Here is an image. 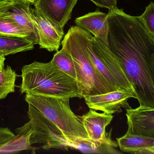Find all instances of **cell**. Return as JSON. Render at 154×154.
<instances>
[{
    "instance_id": "6da1fadb",
    "label": "cell",
    "mask_w": 154,
    "mask_h": 154,
    "mask_svg": "<svg viewBox=\"0 0 154 154\" xmlns=\"http://www.w3.org/2000/svg\"><path fill=\"white\" fill-rule=\"evenodd\" d=\"M107 46L133 86L140 106L154 108V37L138 16L109 10Z\"/></svg>"
},
{
    "instance_id": "7a4b0ae2",
    "label": "cell",
    "mask_w": 154,
    "mask_h": 154,
    "mask_svg": "<svg viewBox=\"0 0 154 154\" xmlns=\"http://www.w3.org/2000/svg\"><path fill=\"white\" fill-rule=\"evenodd\" d=\"M92 38L88 32L79 26H72L61 41V49L69 53L74 61L76 80L83 98L117 90L106 80L91 59L88 45Z\"/></svg>"
},
{
    "instance_id": "3957f363",
    "label": "cell",
    "mask_w": 154,
    "mask_h": 154,
    "mask_svg": "<svg viewBox=\"0 0 154 154\" xmlns=\"http://www.w3.org/2000/svg\"><path fill=\"white\" fill-rule=\"evenodd\" d=\"M22 94L45 96L82 98L76 80L58 68L52 61L48 63L35 61L22 69Z\"/></svg>"
},
{
    "instance_id": "277c9868",
    "label": "cell",
    "mask_w": 154,
    "mask_h": 154,
    "mask_svg": "<svg viewBox=\"0 0 154 154\" xmlns=\"http://www.w3.org/2000/svg\"><path fill=\"white\" fill-rule=\"evenodd\" d=\"M69 98L45 96L26 93L25 100L59 127L65 135L89 138L80 117L76 115L69 105Z\"/></svg>"
},
{
    "instance_id": "5b68a950",
    "label": "cell",
    "mask_w": 154,
    "mask_h": 154,
    "mask_svg": "<svg viewBox=\"0 0 154 154\" xmlns=\"http://www.w3.org/2000/svg\"><path fill=\"white\" fill-rule=\"evenodd\" d=\"M28 117L32 127L31 145L41 144L44 150L75 149L86 153L89 148L88 139L67 136L55 124L37 108L28 104Z\"/></svg>"
},
{
    "instance_id": "8992f818",
    "label": "cell",
    "mask_w": 154,
    "mask_h": 154,
    "mask_svg": "<svg viewBox=\"0 0 154 154\" xmlns=\"http://www.w3.org/2000/svg\"><path fill=\"white\" fill-rule=\"evenodd\" d=\"M88 48L93 64L112 86L117 90L135 94L118 61L106 43L93 37Z\"/></svg>"
},
{
    "instance_id": "52a82bcc",
    "label": "cell",
    "mask_w": 154,
    "mask_h": 154,
    "mask_svg": "<svg viewBox=\"0 0 154 154\" xmlns=\"http://www.w3.org/2000/svg\"><path fill=\"white\" fill-rule=\"evenodd\" d=\"M133 98L137 99L135 94L126 91L116 90L105 94L84 97L89 108L101 111L107 114L122 112V108L131 109L128 100Z\"/></svg>"
},
{
    "instance_id": "ba28073f",
    "label": "cell",
    "mask_w": 154,
    "mask_h": 154,
    "mask_svg": "<svg viewBox=\"0 0 154 154\" xmlns=\"http://www.w3.org/2000/svg\"><path fill=\"white\" fill-rule=\"evenodd\" d=\"M32 15L39 38L41 49L48 51H58L64 35L63 28H60L47 19L37 10L32 8Z\"/></svg>"
},
{
    "instance_id": "9c48e42d",
    "label": "cell",
    "mask_w": 154,
    "mask_h": 154,
    "mask_svg": "<svg viewBox=\"0 0 154 154\" xmlns=\"http://www.w3.org/2000/svg\"><path fill=\"white\" fill-rule=\"evenodd\" d=\"M31 4L29 1L11 2L1 11L15 22L35 45L38 44L39 38L32 15Z\"/></svg>"
},
{
    "instance_id": "30bf717a",
    "label": "cell",
    "mask_w": 154,
    "mask_h": 154,
    "mask_svg": "<svg viewBox=\"0 0 154 154\" xmlns=\"http://www.w3.org/2000/svg\"><path fill=\"white\" fill-rule=\"evenodd\" d=\"M79 0H37L34 8L57 26L64 28Z\"/></svg>"
},
{
    "instance_id": "8fae6325",
    "label": "cell",
    "mask_w": 154,
    "mask_h": 154,
    "mask_svg": "<svg viewBox=\"0 0 154 154\" xmlns=\"http://www.w3.org/2000/svg\"><path fill=\"white\" fill-rule=\"evenodd\" d=\"M80 118L89 139L106 143L116 148L119 146L117 142L112 140L110 136L106 134V127L113 119L112 114L99 113L90 108L88 113Z\"/></svg>"
},
{
    "instance_id": "7c38bea8",
    "label": "cell",
    "mask_w": 154,
    "mask_h": 154,
    "mask_svg": "<svg viewBox=\"0 0 154 154\" xmlns=\"http://www.w3.org/2000/svg\"><path fill=\"white\" fill-rule=\"evenodd\" d=\"M126 110L128 125L126 134L154 139V108L140 106Z\"/></svg>"
},
{
    "instance_id": "4fadbf2b",
    "label": "cell",
    "mask_w": 154,
    "mask_h": 154,
    "mask_svg": "<svg viewBox=\"0 0 154 154\" xmlns=\"http://www.w3.org/2000/svg\"><path fill=\"white\" fill-rule=\"evenodd\" d=\"M75 22L76 26L93 34L107 45V14L97 11L78 17Z\"/></svg>"
},
{
    "instance_id": "5bb4252c",
    "label": "cell",
    "mask_w": 154,
    "mask_h": 154,
    "mask_svg": "<svg viewBox=\"0 0 154 154\" xmlns=\"http://www.w3.org/2000/svg\"><path fill=\"white\" fill-rule=\"evenodd\" d=\"M16 135L0 151V153H11L25 150L35 151L30 142L32 133V127L30 122L26 123L21 127L15 130Z\"/></svg>"
},
{
    "instance_id": "9a60e30c",
    "label": "cell",
    "mask_w": 154,
    "mask_h": 154,
    "mask_svg": "<svg viewBox=\"0 0 154 154\" xmlns=\"http://www.w3.org/2000/svg\"><path fill=\"white\" fill-rule=\"evenodd\" d=\"M118 146L122 152L135 153L142 150L154 148V139L126 134L117 138Z\"/></svg>"
},
{
    "instance_id": "2e32d148",
    "label": "cell",
    "mask_w": 154,
    "mask_h": 154,
    "mask_svg": "<svg viewBox=\"0 0 154 154\" xmlns=\"http://www.w3.org/2000/svg\"><path fill=\"white\" fill-rule=\"evenodd\" d=\"M34 48L33 42L28 39L0 35V52L5 56L32 50Z\"/></svg>"
},
{
    "instance_id": "e0dca14e",
    "label": "cell",
    "mask_w": 154,
    "mask_h": 154,
    "mask_svg": "<svg viewBox=\"0 0 154 154\" xmlns=\"http://www.w3.org/2000/svg\"><path fill=\"white\" fill-rule=\"evenodd\" d=\"M17 74L11 66L0 70V100L15 91Z\"/></svg>"
},
{
    "instance_id": "ac0fdd59",
    "label": "cell",
    "mask_w": 154,
    "mask_h": 154,
    "mask_svg": "<svg viewBox=\"0 0 154 154\" xmlns=\"http://www.w3.org/2000/svg\"><path fill=\"white\" fill-rule=\"evenodd\" d=\"M51 61L61 71L76 80L75 67L73 58L69 53L61 49L54 54Z\"/></svg>"
},
{
    "instance_id": "d6986e66",
    "label": "cell",
    "mask_w": 154,
    "mask_h": 154,
    "mask_svg": "<svg viewBox=\"0 0 154 154\" xmlns=\"http://www.w3.org/2000/svg\"><path fill=\"white\" fill-rule=\"evenodd\" d=\"M0 35L9 37L29 38L11 19L5 15L0 11Z\"/></svg>"
},
{
    "instance_id": "ffe728a7",
    "label": "cell",
    "mask_w": 154,
    "mask_h": 154,
    "mask_svg": "<svg viewBox=\"0 0 154 154\" xmlns=\"http://www.w3.org/2000/svg\"><path fill=\"white\" fill-rule=\"evenodd\" d=\"M147 30L154 37V3L151 2L143 13L138 16Z\"/></svg>"
},
{
    "instance_id": "44dd1931",
    "label": "cell",
    "mask_w": 154,
    "mask_h": 154,
    "mask_svg": "<svg viewBox=\"0 0 154 154\" xmlns=\"http://www.w3.org/2000/svg\"><path fill=\"white\" fill-rule=\"evenodd\" d=\"M14 136L15 134L7 127H0V151Z\"/></svg>"
},
{
    "instance_id": "7402d4cb",
    "label": "cell",
    "mask_w": 154,
    "mask_h": 154,
    "mask_svg": "<svg viewBox=\"0 0 154 154\" xmlns=\"http://www.w3.org/2000/svg\"><path fill=\"white\" fill-rule=\"evenodd\" d=\"M98 7L110 9L117 8L118 0H90Z\"/></svg>"
},
{
    "instance_id": "603a6c76",
    "label": "cell",
    "mask_w": 154,
    "mask_h": 154,
    "mask_svg": "<svg viewBox=\"0 0 154 154\" xmlns=\"http://www.w3.org/2000/svg\"><path fill=\"white\" fill-rule=\"evenodd\" d=\"M11 2L7 0H0V11L10 5Z\"/></svg>"
},
{
    "instance_id": "cb8c5ba5",
    "label": "cell",
    "mask_w": 154,
    "mask_h": 154,
    "mask_svg": "<svg viewBox=\"0 0 154 154\" xmlns=\"http://www.w3.org/2000/svg\"><path fill=\"white\" fill-rule=\"evenodd\" d=\"M5 55L3 53L0 52V70H2L5 68Z\"/></svg>"
},
{
    "instance_id": "d4e9b609",
    "label": "cell",
    "mask_w": 154,
    "mask_h": 154,
    "mask_svg": "<svg viewBox=\"0 0 154 154\" xmlns=\"http://www.w3.org/2000/svg\"><path fill=\"white\" fill-rule=\"evenodd\" d=\"M7 1L12 2H27V1H29V0H7Z\"/></svg>"
},
{
    "instance_id": "484cf974",
    "label": "cell",
    "mask_w": 154,
    "mask_h": 154,
    "mask_svg": "<svg viewBox=\"0 0 154 154\" xmlns=\"http://www.w3.org/2000/svg\"><path fill=\"white\" fill-rule=\"evenodd\" d=\"M31 3L32 4H33L37 0H29Z\"/></svg>"
}]
</instances>
